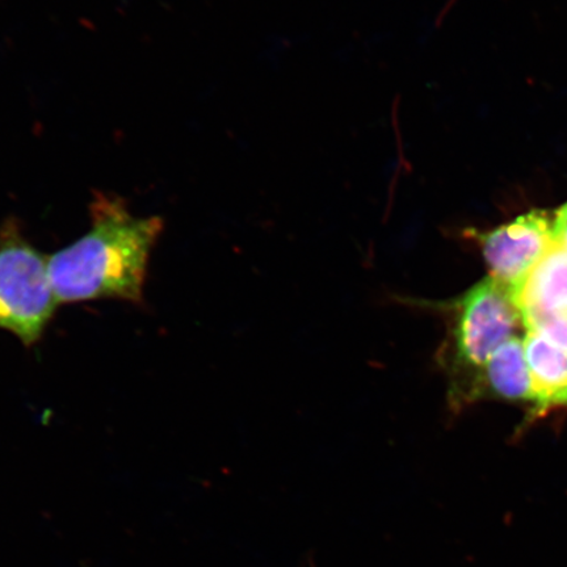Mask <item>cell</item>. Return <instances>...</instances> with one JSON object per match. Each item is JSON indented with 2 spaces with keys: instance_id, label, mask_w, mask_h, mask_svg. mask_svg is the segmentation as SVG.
Listing matches in <instances>:
<instances>
[{
  "instance_id": "6da1fadb",
  "label": "cell",
  "mask_w": 567,
  "mask_h": 567,
  "mask_svg": "<svg viewBox=\"0 0 567 567\" xmlns=\"http://www.w3.org/2000/svg\"><path fill=\"white\" fill-rule=\"evenodd\" d=\"M90 215V230L48 257L56 301L141 303L148 260L163 230L162 218L134 216L123 198L102 194L92 200Z\"/></svg>"
},
{
  "instance_id": "7a4b0ae2",
  "label": "cell",
  "mask_w": 567,
  "mask_h": 567,
  "mask_svg": "<svg viewBox=\"0 0 567 567\" xmlns=\"http://www.w3.org/2000/svg\"><path fill=\"white\" fill-rule=\"evenodd\" d=\"M423 307L443 311L446 337L439 361L449 375V399L455 410L473 403L480 375L492 354L526 324L512 290L487 276L463 296Z\"/></svg>"
},
{
  "instance_id": "3957f363",
  "label": "cell",
  "mask_w": 567,
  "mask_h": 567,
  "mask_svg": "<svg viewBox=\"0 0 567 567\" xmlns=\"http://www.w3.org/2000/svg\"><path fill=\"white\" fill-rule=\"evenodd\" d=\"M59 305L48 257L25 238L17 219H7L0 228V329L34 346Z\"/></svg>"
},
{
  "instance_id": "277c9868",
  "label": "cell",
  "mask_w": 567,
  "mask_h": 567,
  "mask_svg": "<svg viewBox=\"0 0 567 567\" xmlns=\"http://www.w3.org/2000/svg\"><path fill=\"white\" fill-rule=\"evenodd\" d=\"M555 215L534 209L492 230H465L476 243L493 279L512 290L516 301L535 267L555 245Z\"/></svg>"
},
{
  "instance_id": "5b68a950",
  "label": "cell",
  "mask_w": 567,
  "mask_h": 567,
  "mask_svg": "<svg viewBox=\"0 0 567 567\" xmlns=\"http://www.w3.org/2000/svg\"><path fill=\"white\" fill-rule=\"evenodd\" d=\"M486 396L536 405L534 381L526 358L524 338L514 337L488 359L473 393V402Z\"/></svg>"
},
{
  "instance_id": "8992f818",
  "label": "cell",
  "mask_w": 567,
  "mask_h": 567,
  "mask_svg": "<svg viewBox=\"0 0 567 567\" xmlns=\"http://www.w3.org/2000/svg\"><path fill=\"white\" fill-rule=\"evenodd\" d=\"M519 308L526 328L537 319L567 315V250L553 245L524 286Z\"/></svg>"
},
{
  "instance_id": "52a82bcc",
  "label": "cell",
  "mask_w": 567,
  "mask_h": 567,
  "mask_svg": "<svg viewBox=\"0 0 567 567\" xmlns=\"http://www.w3.org/2000/svg\"><path fill=\"white\" fill-rule=\"evenodd\" d=\"M524 346L536 392L535 414L567 406V351L535 331L526 332Z\"/></svg>"
},
{
  "instance_id": "ba28073f",
  "label": "cell",
  "mask_w": 567,
  "mask_h": 567,
  "mask_svg": "<svg viewBox=\"0 0 567 567\" xmlns=\"http://www.w3.org/2000/svg\"><path fill=\"white\" fill-rule=\"evenodd\" d=\"M553 238L555 244L567 250V203L555 213V221H553Z\"/></svg>"
}]
</instances>
